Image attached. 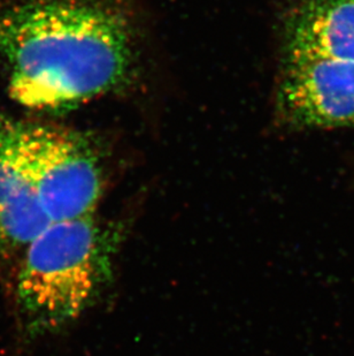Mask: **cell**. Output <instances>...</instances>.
<instances>
[{
    "label": "cell",
    "mask_w": 354,
    "mask_h": 356,
    "mask_svg": "<svg viewBox=\"0 0 354 356\" xmlns=\"http://www.w3.org/2000/svg\"><path fill=\"white\" fill-rule=\"evenodd\" d=\"M17 143L51 222L94 216L103 195L101 163L83 138L64 128L17 122Z\"/></svg>",
    "instance_id": "3957f363"
},
{
    "label": "cell",
    "mask_w": 354,
    "mask_h": 356,
    "mask_svg": "<svg viewBox=\"0 0 354 356\" xmlns=\"http://www.w3.org/2000/svg\"><path fill=\"white\" fill-rule=\"evenodd\" d=\"M113 242L91 216L52 222L28 245L17 299L31 329H57L87 309L112 276Z\"/></svg>",
    "instance_id": "7a4b0ae2"
},
{
    "label": "cell",
    "mask_w": 354,
    "mask_h": 356,
    "mask_svg": "<svg viewBox=\"0 0 354 356\" xmlns=\"http://www.w3.org/2000/svg\"><path fill=\"white\" fill-rule=\"evenodd\" d=\"M284 54L354 60V0H301L287 17Z\"/></svg>",
    "instance_id": "8992f818"
},
{
    "label": "cell",
    "mask_w": 354,
    "mask_h": 356,
    "mask_svg": "<svg viewBox=\"0 0 354 356\" xmlns=\"http://www.w3.org/2000/svg\"><path fill=\"white\" fill-rule=\"evenodd\" d=\"M52 224L21 159L17 122L0 121V250H26Z\"/></svg>",
    "instance_id": "5b68a950"
},
{
    "label": "cell",
    "mask_w": 354,
    "mask_h": 356,
    "mask_svg": "<svg viewBox=\"0 0 354 356\" xmlns=\"http://www.w3.org/2000/svg\"><path fill=\"white\" fill-rule=\"evenodd\" d=\"M278 108L298 127L354 126V60L284 54Z\"/></svg>",
    "instance_id": "277c9868"
},
{
    "label": "cell",
    "mask_w": 354,
    "mask_h": 356,
    "mask_svg": "<svg viewBox=\"0 0 354 356\" xmlns=\"http://www.w3.org/2000/svg\"><path fill=\"white\" fill-rule=\"evenodd\" d=\"M10 97L26 108H74L122 86L134 51L120 14L90 0H36L0 14Z\"/></svg>",
    "instance_id": "6da1fadb"
}]
</instances>
